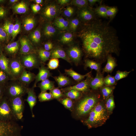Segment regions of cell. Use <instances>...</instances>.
<instances>
[{
	"instance_id": "obj_1",
	"label": "cell",
	"mask_w": 136,
	"mask_h": 136,
	"mask_svg": "<svg viewBox=\"0 0 136 136\" xmlns=\"http://www.w3.org/2000/svg\"><path fill=\"white\" fill-rule=\"evenodd\" d=\"M80 36L83 49L89 57L100 60L111 53L119 54L117 32L109 23L97 18L83 29Z\"/></svg>"
},
{
	"instance_id": "obj_2",
	"label": "cell",
	"mask_w": 136,
	"mask_h": 136,
	"mask_svg": "<svg viewBox=\"0 0 136 136\" xmlns=\"http://www.w3.org/2000/svg\"><path fill=\"white\" fill-rule=\"evenodd\" d=\"M108 117L106 108L101 103H98L90 112L85 123L89 127H97L103 125Z\"/></svg>"
},
{
	"instance_id": "obj_3",
	"label": "cell",
	"mask_w": 136,
	"mask_h": 136,
	"mask_svg": "<svg viewBox=\"0 0 136 136\" xmlns=\"http://www.w3.org/2000/svg\"><path fill=\"white\" fill-rule=\"evenodd\" d=\"M11 81L5 87V97L10 99L17 97H22L27 93L28 88L27 86L17 80Z\"/></svg>"
},
{
	"instance_id": "obj_4",
	"label": "cell",
	"mask_w": 136,
	"mask_h": 136,
	"mask_svg": "<svg viewBox=\"0 0 136 136\" xmlns=\"http://www.w3.org/2000/svg\"><path fill=\"white\" fill-rule=\"evenodd\" d=\"M22 129L16 121L0 120V136H22Z\"/></svg>"
},
{
	"instance_id": "obj_5",
	"label": "cell",
	"mask_w": 136,
	"mask_h": 136,
	"mask_svg": "<svg viewBox=\"0 0 136 136\" xmlns=\"http://www.w3.org/2000/svg\"><path fill=\"white\" fill-rule=\"evenodd\" d=\"M97 99L94 95L86 96L79 103L76 108V113L79 116H84L90 112L97 104Z\"/></svg>"
},
{
	"instance_id": "obj_6",
	"label": "cell",
	"mask_w": 136,
	"mask_h": 136,
	"mask_svg": "<svg viewBox=\"0 0 136 136\" xmlns=\"http://www.w3.org/2000/svg\"><path fill=\"white\" fill-rule=\"evenodd\" d=\"M0 120L5 121H17L12 112L9 99L6 97L0 100Z\"/></svg>"
},
{
	"instance_id": "obj_7",
	"label": "cell",
	"mask_w": 136,
	"mask_h": 136,
	"mask_svg": "<svg viewBox=\"0 0 136 136\" xmlns=\"http://www.w3.org/2000/svg\"><path fill=\"white\" fill-rule=\"evenodd\" d=\"M21 55L19 58L25 69L31 70L39 67L40 61L35 53Z\"/></svg>"
},
{
	"instance_id": "obj_8",
	"label": "cell",
	"mask_w": 136,
	"mask_h": 136,
	"mask_svg": "<svg viewBox=\"0 0 136 136\" xmlns=\"http://www.w3.org/2000/svg\"><path fill=\"white\" fill-rule=\"evenodd\" d=\"M12 112L17 120H21L23 116L24 101L22 97H15L9 99Z\"/></svg>"
},
{
	"instance_id": "obj_9",
	"label": "cell",
	"mask_w": 136,
	"mask_h": 136,
	"mask_svg": "<svg viewBox=\"0 0 136 136\" xmlns=\"http://www.w3.org/2000/svg\"><path fill=\"white\" fill-rule=\"evenodd\" d=\"M9 69L11 80H17L25 69L19 58L10 59Z\"/></svg>"
},
{
	"instance_id": "obj_10",
	"label": "cell",
	"mask_w": 136,
	"mask_h": 136,
	"mask_svg": "<svg viewBox=\"0 0 136 136\" xmlns=\"http://www.w3.org/2000/svg\"><path fill=\"white\" fill-rule=\"evenodd\" d=\"M19 52L21 54H26L35 53V50L31 42L26 37H23L20 40Z\"/></svg>"
},
{
	"instance_id": "obj_11",
	"label": "cell",
	"mask_w": 136,
	"mask_h": 136,
	"mask_svg": "<svg viewBox=\"0 0 136 136\" xmlns=\"http://www.w3.org/2000/svg\"><path fill=\"white\" fill-rule=\"evenodd\" d=\"M80 18L85 21H92L98 18L94 10L88 7L81 9L79 13Z\"/></svg>"
},
{
	"instance_id": "obj_12",
	"label": "cell",
	"mask_w": 136,
	"mask_h": 136,
	"mask_svg": "<svg viewBox=\"0 0 136 136\" xmlns=\"http://www.w3.org/2000/svg\"><path fill=\"white\" fill-rule=\"evenodd\" d=\"M51 75V74L48 68L43 65H41L39 67L38 74L35 76V81L33 87H35L38 82L48 79Z\"/></svg>"
},
{
	"instance_id": "obj_13",
	"label": "cell",
	"mask_w": 136,
	"mask_h": 136,
	"mask_svg": "<svg viewBox=\"0 0 136 136\" xmlns=\"http://www.w3.org/2000/svg\"><path fill=\"white\" fill-rule=\"evenodd\" d=\"M89 79H87L75 85L63 89L62 90L66 92L72 90L79 91H86L89 89Z\"/></svg>"
},
{
	"instance_id": "obj_14",
	"label": "cell",
	"mask_w": 136,
	"mask_h": 136,
	"mask_svg": "<svg viewBox=\"0 0 136 136\" xmlns=\"http://www.w3.org/2000/svg\"><path fill=\"white\" fill-rule=\"evenodd\" d=\"M34 88L33 86L32 88H28L27 92L28 95L26 99V101L27 102L30 107L32 116L33 117H34V115L33 112V109L36 104L37 100V96L34 91Z\"/></svg>"
},
{
	"instance_id": "obj_15",
	"label": "cell",
	"mask_w": 136,
	"mask_h": 136,
	"mask_svg": "<svg viewBox=\"0 0 136 136\" xmlns=\"http://www.w3.org/2000/svg\"><path fill=\"white\" fill-rule=\"evenodd\" d=\"M35 76L33 73L25 69L17 80L28 87L30 84L35 79Z\"/></svg>"
},
{
	"instance_id": "obj_16",
	"label": "cell",
	"mask_w": 136,
	"mask_h": 136,
	"mask_svg": "<svg viewBox=\"0 0 136 136\" xmlns=\"http://www.w3.org/2000/svg\"><path fill=\"white\" fill-rule=\"evenodd\" d=\"M58 8L56 5L51 4L46 7L43 11V16L48 19H52L57 14Z\"/></svg>"
},
{
	"instance_id": "obj_17",
	"label": "cell",
	"mask_w": 136,
	"mask_h": 136,
	"mask_svg": "<svg viewBox=\"0 0 136 136\" xmlns=\"http://www.w3.org/2000/svg\"><path fill=\"white\" fill-rule=\"evenodd\" d=\"M10 59L3 54L0 55V69L9 76L10 79L11 74L9 69Z\"/></svg>"
},
{
	"instance_id": "obj_18",
	"label": "cell",
	"mask_w": 136,
	"mask_h": 136,
	"mask_svg": "<svg viewBox=\"0 0 136 136\" xmlns=\"http://www.w3.org/2000/svg\"><path fill=\"white\" fill-rule=\"evenodd\" d=\"M103 79L100 74L97 73L95 78L90 80L89 86L93 89H97L104 84Z\"/></svg>"
},
{
	"instance_id": "obj_19",
	"label": "cell",
	"mask_w": 136,
	"mask_h": 136,
	"mask_svg": "<svg viewBox=\"0 0 136 136\" xmlns=\"http://www.w3.org/2000/svg\"><path fill=\"white\" fill-rule=\"evenodd\" d=\"M68 52L69 57L74 62H78L80 60L81 52L78 47L74 46L71 47L69 49Z\"/></svg>"
},
{
	"instance_id": "obj_20",
	"label": "cell",
	"mask_w": 136,
	"mask_h": 136,
	"mask_svg": "<svg viewBox=\"0 0 136 136\" xmlns=\"http://www.w3.org/2000/svg\"><path fill=\"white\" fill-rule=\"evenodd\" d=\"M50 56L52 58H61L69 62H70V59L65 51L60 48H57L53 50L51 53Z\"/></svg>"
},
{
	"instance_id": "obj_21",
	"label": "cell",
	"mask_w": 136,
	"mask_h": 136,
	"mask_svg": "<svg viewBox=\"0 0 136 136\" xmlns=\"http://www.w3.org/2000/svg\"><path fill=\"white\" fill-rule=\"evenodd\" d=\"M107 62L103 70L104 72L111 73L116 66L115 59L111 55L108 56L107 57Z\"/></svg>"
},
{
	"instance_id": "obj_22",
	"label": "cell",
	"mask_w": 136,
	"mask_h": 136,
	"mask_svg": "<svg viewBox=\"0 0 136 136\" xmlns=\"http://www.w3.org/2000/svg\"><path fill=\"white\" fill-rule=\"evenodd\" d=\"M65 71L67 74L71 77L74 80L77 81H81L86 77L88 76L89 74V73H88L85 75H82L71 69H65Z\"/></svg>"
},
{
	"instance_id": "obj_23",
	"label": "cell",
	"mask_w": 136,
	"mask_h": 136,
	"mask_svg": "<svg viewBox=\"0 0 136 136\" xmlns=\"http://www.w3.org/2000/svg\"><path fill=\"white\" fill-rule=\"evenodd\" d=\"M41 92H46L48 90H51L54 88V82L48 79L42 81L38 85Z\"/></svg>"
},
{
	"instance_id": "obj_24",
	"label": "cell",
	"mask_w": 136,
	"mask_h": 136,
	"mask_svg": "<svg viewBox=\"0 0 136 136\" xmlns=\"http://www.w3.org/2000/svg\"><path fill=\"white\" fill-rule=\"evenodd\" d=\"M20 47L19 43L17 41L9 43L6 46L5 49L9 54L13 55L19 50Z\"/></svg>"
},
{
	"instance_id": "obj_25",
	"label": "cell",
	"mask_w": 136,
	"mask_h": 136,
	"mask_svg": "<svg viewBox=\"0 0 136 136\" xmlns=\"http://www.w3.org/2000/svg\"><path fill=\"white\" fill-rule=\"evenodd\" d=\"M53 78L59 87L65 86L68 85L70 83L69 78L61 74H60L58 76L54 77Z\"/></svg>"
},
{
	"instance_id": "obj_26",
	"label": "cell",
	"mask_w": 136,
	"mask_h": 136,
	"mask_svg": "<svg viewBox=\"0 0 136 136\" xmlns=\"http://www.w3.org/2000/svg\"><path fill=\"white\" fill-rule=\"evenodd\" d=\"M108 6L101 5L95 8L94 11L97 17L106 18V12Z\"/></svg>"
},
{
	"instance_id": "obj_27",
	"label": "cell",
	"mask_w": 136,
	"mask_h": 136,
	"mask_svg": "<svg viewBox=\"0 0 136 136\" xmlns=\"http://www.w3.org/2000/svg\"><path fill=\"white\" fill-rule=\"evenodd\" d=\"M15 12L19 14L25 13L28 10V7L26 4L23 2H21L15 5L13 7Z\"/></svg>"
},
{
	"instance_id": "obj_28",
	"label": "cell",
	"mask_w": 136,
	"mask_h": 136,
	"mask_svg": "<svg viewBox=\"0 0 136 136\" xmlns=\"http://www.w3.org/2000/svg\"><path fill=\"white\" fill-rule=\"evenodd\" d=\"M35 24V20L33 18L31 17L27 18L24 21V28L26 31L30 30L34 27Z\"/></svg>"
},
{
	"instance_id": "obj_29",
	"label": "cell",
	"mask_w": 136,
	"mask_h": 136,
	"mask_svg": "<svg viewBox=\"0 0 136 136\" xmlns=\"http://www.w3.org/2000/svg\"><path fill=\"white\" fill-rule=\"evenodd\" d=\"M39 58L43 62H46L49 59L51 56V53L45 49H41L38 51Z\"/></svg>"
},
{
	"instance_id": "obj_30",
	"label": "cell",
	"mask_w": 136,
	"mask_h": 136,
	"mask_svg": "<svg viewBox=\"0 0 136 136\" xmlns=\"http://www.w3.org/2000/svg\"><path fill=\"white\" fill-rule=\"evenodd\" d=\"M85 64L86 67H89L92 70L99 72L100 65L99 63L92 60L86 59L85 61Z\"/></svg>"
},
{
	"instance_id": "obj_31",
	"label": "cell",
	"mask_w": 136,
	"mask_h": 136,
	"mask_svg": "<svg viewBox=\"0 0 136 136\" xmlns=\"http://www.w3.org/2000/svg\"><path fill=\"white\" fill-rule=\"evenodd\" d=\"M118 11L117 8L116 6H108L107 12L106 16L109 17L111 21L114 17Z\"/></svg>"
},
{
	"instance_id": "obj_32",
	"label": "cell",
	"mask_w": 136,
	"mask_h": 136,
	"mask_svg": "<svg viewBox=\"0 0 136 136\" xmlns=\"http://www.w3.org/2000/svg\"><path fill=\"white\" fill-rule=\"evenodd\" d=\"M30 37L33 42L38 43L40 41L41 37V32L40 30L37 29L30 34Z\"/></svg>"
},
{
	"instance_id": "obj_33",
	"label": "cell",
	"mask_w": 136,
	"mask_h": 136,
	"mask_svg": "<svg viewBox=\"0 0 136 136\" xmlns=\"http://www.w3.org/2000/svg\"><path fill=\"white\" fill-rule=\"evenodd\" d=\"M39 100L41 102L49 101L53 98L52 95L50 93L47 92H41L38 96Z\"/></svg>"
},
{
	"instance_id": "obj_34",
	"label": "cell",
	"mask_w": 136,
	"mask_h": 136,
	"mask_svg": "<svg viewBox=\"0 0 136 136\" xmlns=\"http://www.w3.org/2000/svg\"><path fill=\"white\" fill-rule=\"evenodd\" d=\"M71 4L77 6L81 9L87 7L88 5V0H72Z\"/></svg>"
},
{
	"instance_id": "obj_35",
	"label": "cell",
	"mask_w": 136,
	"mask_h": 136,
	"mask_svg": "<svg viewBox=\"0 0 136 136\" xmlns=\"http://www.w3.org/2000/svg\"><path fill=\"white\" fill-rule=\"evenodd\" d=\"M55 29L52 25L47 24L46 25L44 28V35L47 37H50L53 35L55 33Z\"/></svg>"
},
{
	"instance_id": "obj_36",
	"label": "cell",
	"mask_w": 136,
	"mask_h": 136,
	"mask_svg": "<svg viewBox=\"0 0 136 136\" xmlns=\"http://www.w3.org/2000/svg\"><path fill=\"white\" fill-rule=\"evenodd\" d=\"M14 25L12 23L8 21L4 24L3 28L8 36L12 35Z\"/></svg>"
},
{
	"instance_id": "obj_37",
	"label": "cell",
	"mask_w": 136,
	"mask_h": 136,
	"mask_svg": "<svg viewBox=\"0 0 136 136\" xmlns=\"http://www.w3.org/2000/svg\"><path fill=\"white\" fill-rule=\"evenodd\" d=\"M115 106V104L113 95H110L107 99L106 103L107 109L110 112H112Z\"/></svg>"
},
{
	"instance_id": "obj_38",
	"label": "cell",
	"mask_w": 136,
	"mask_h": 136,
	"mask_svg": "<svg viewBox=\"0 0 136 136\" xmlns=\"http://www.w3.org/2000/svg\"><path fill=\"white\" fill-rule=\"evenodd\" d=\"M65 95L68 98L73 99H77L80 96V91L75 90H72L66 92Z\"/></svg>"
},
{
	"instance_id": "obj_39",
	"label": "cell",
	"mask_w": 136,
	"mask_h": 136,
	"mask_svg": "<svg viewBox=\"0 0 136 136\" xmlns=\"http://www.w3.org/2000/svg\"><path fill=\"white\" fill-rule=\"evenodd\" d=\"M73 39V35L70 32H66L61 37L60 41L63 43H67L70 42Z\"/></svg>"
},
{
	"instance_id": "obj_40",
	"label": "cell",
	"mask_w": 136,
	"mask_h": 136,
	"mask_svg": "<svg viewBox=\"0 0 136 136\" xmlns=\"http://www.w3.org/2000/svg\"><path fill=\"white\" fill-rule=\"evenodd\" d=\"M59 65V61L58 58H52L47 64L48 68L51 70L57 68Z\"/></svg>"
},
{
	"instance_id": "obj_41",
	"label": "cell",
	"mask_w": 136,
	"mask_h": 136,
	"mask_svg": "<svg viewBox=\"0 0 136 136\" xmlns=\"http://www.w3.org/2000/svg\"><path fill=\"white\" fill-rule=\"evenodd\" d=\"M104 84L107 86H111L116 84L114 77L108 75L103 79Z\"/></svg>"
},
{
	"instance_id": "obj_42",
	"label": "cell",
	"mask_w": 136,
	"mask_h": 136,
	"mask_svg": "<svg viewBox=\"0 0 136 136\" xmlns=\"http://www.w3.org/2000/svg\"><path fill=\"white\" fill-rule=\"evenodd\" d=\"M131 71H118L116 73L114 78L116 81H118L126 77Z\"/></svg>"
},
{
	"instance_id": "obj_43",
	"label": "cell",
	"mask_w": 136,
	"mask_h": 136,
	"mask_svg": "<svg viewBox=\"0 0 136 136\" xmlns=\"http://www.w3.org/2000/svg\"><path fill=\"white\" fill-rule=\"evenodd\" d=\"M113 91V88L108 87L105 86L103 87L101 90L104 99L110 96Z\"/></svg>"
},
{
	"instance_id": "obj_44",
	"label": "cell",
	"mask_w": 136,
	"mask_h": 136,
	"mask_svg": "<svg viewBox=\"0 0 136 136\" xmlns=\"http://www.w3.org/2000/svg\"><path fill=\"white\" fill-rule=\"evenodd\" d=\"M50 92L53 98L58 99L63 96V94L60 90L57 88H53L50 90Z\"/></svg>"
},
{
	"instance_id": "obj_45",
	"label": "cell",
	"mask_w": 136,
	"mask_h": 136,
	"mask_svg": "<svg viewBox=\"0 0 136 136\" xmlns=\"http://www.w3.org/2000/svg\"><path fill=\"white\" fill-rule=\"evenodd\" d=\"M62 104L66 108L70 109L73 105V102L71 99L66 98L62 99L61 101Z\"/></svg>"
},
{
	"instance_id": "obj_46",
	"label": "cell",
	"mask_w": 136,
	"mask_h": 136,
	"mask_svg": "<svg viewBox=\"0 0 136 136\" xmlns=\"http://www.w3.org/2000/svg\"><path fill=\"white\" fill-rule=\"evenodd\" d=\"M79 21L77 18H75L71 20L69 25L71 29L73 31L75 30L79 24Z\"/></svg>"
},
{
	"instance_id": "obj_47",
	"label": "cell",
	"mask_w": 136,
	"mask_h": 136,
	"mask_svg": "<svg viewBox=\"0 0 136 136\" xmlns=\"http://www.w3.org/2000/svg\"><path fill=\"white\" fill-rule=\"evenodd\" d=\"M9 79L10 77L7 74L0 69V84L6 83Z\"/></svg>"
},
{
	"instance_id": "obj_48",
	"label": "cell",
	"mask_w": 136,
	"mask_h": 136,
	"mask_svg": "<svg viewBox=\"0 0 136 136\" xmlns=\"http://www.w3.org/2000/svg\"><path fill=\"white\" fill-rule=\"evenodd\" d=\"M20 30V23L18 22L14 24L13 32L12 35L13 39H14Z\"/></svg>"
},
{
	"instance_id": "obj_49",
	"label": "cell",
	"mask_w": 136,
	"mask_h": 136,
	"mask_svg": "<svg viewBox=\"0 0 136 136\" xmlns=\"http://www.w3.org/2000/svg\"><path fill=\"white\" fill-rule=\"evenodd\" d=\"M74 12V9L72 7L68 6L64 11V15L67 17L71 16L73 14Z\"/></svg>"
},
{
	"instance_id": "obj_50",
	"label": "cell",
	"mask_w": 136,
	"mask_h": 136,
	"mask_svg": "<svg viewBox=\"0 0 136 136\" xmlns=\"http://www.w3.org/2000/svg\"><path fill=\"white\" fill-rule=\"evenodd\" d=\"M65 20L62 17H59L56 18L55 20L54 24L57 27H58L61 25Z\"/></svg>"
},
{
	"instance_id": "obj_51",
	"label": "cell",
	"mask_w": 136,
	"mask_h": 136,
	"mask_svg": "<svg viewBox=\"0 0 136 136\" xmlns=\"http://www.w3.org/2000/svg\"><path fill=\"white\" fill-rule=\"evenodd\" d=\"M7 34L3 28L0 27V40L3 41L7 37Z\"/></svg>"
},
{
	"instance_id": "obj_52",
	"label": "cell",
	"mask_w": 136,
	"mask_h": 136,
	"mask_svg": "<svg viewBox=\"0 0 136 136\" xmlns=\"http://www.w3.org/2000/svg\"><path fill=\"white\" fill-rule=\"evenodd\" d=\"M69 22L68 21L65 20V21L58 28L62 30L66 29L69 25Z\"/></svg>"
},
{
	"instance_id": "obj_53",
	"label": "cell",
	"mask_w": 136,
	"mask_h": 136,
	"mask_svg": "<svg viewBox=\"0 0 136 136\" xmlns=\"http://www.w3.org/2000/svg\"><path fill=\"white\" fill-rule=\"evenodd\" d=\"M33 11L35 13L39 12L41 9L40 6L38 4H34L32 5L31 7Z\"/></svg>"
},
{
	"instance_id": "obj_54",
	"label": "cell",
	"mask_w": 136,
	"mask_h": 136,
	"mask_svg": "<svg viewBox=\"0 0 136 136\" xmlns=\"http://www.w3.org/2000/svg\"><path fill=\"white\" fill-rule=\"evenodd\" d=\"M53 44L52 43H47L44 45V49L46 51H49L53 48Z\"/></svg>"
},
{
	"instance_id": "obj_55",
	"label": "cell",
	"mask_w": 136,
	"mask_h": 136,
	"mask_svg": "<svg viewBox=\"0 0 136 136\" xmlns=\"http://www.w3.org/2000/svg\"><path fill=\"white\" fill-rule=\"evenodd\" d=\"M102 0H88V4L90 6H92L97 3H101Z\"/></svg>"
},
{
	"instance_id": "obj_56",
	"label": "cell",
	"mask_w": 136,
	"mask_h": 136,
	"mask_svg": "<svg viewBox=\"0 0 136 136\" xmlns=\"http://www.w3.org/2000/svg\"><path fill=\"white\" fill-rule=\"evenodd\" d=\"M5 87H3L0 84V100L3 97L5 92Z\"/></svg>"
},
{
	"instance_id": "obj_57",
	"label": "cell",
	"mask_w": 136,
	"mask_h": 136,
	"mask_svg": "<svg viewBox=\"0 0 136 136\" xmlns=\"http://www.w3.org/2000/svg\"><path fill=\"white\" fill-rule=\"evenodd\" d=\"M6 14V10L3 7H0V17L4 16Z\"/></svg>"
},
{
	"instance_id": "obj_58",
	"label": "cell",
	"mask_w": 136,
	"mask_h": 136,
	"mask_svg": "<svg viewBox=\"0 0 136 136\" xmlns=\"http://www.w3.org/2000/svg\"><path fill=\"white\" fill-rule=\"evenodd\" d=\"M70 1L69 0H59L58 2L61 5H64L68 3Z\"/></svg>"
},
{
	"instance_id": "obj_59",
	"label": "cell",
	"mask_w": 136,
	"mask_h": 136,
	"mask_svg": "<svg viewBox=\"0 0 136 136\" xmlns=\"http://www.w3.org/2000/svg\"><path fill=\"white\" fill-rule=\"evenodd\" d=\"M35 1L36 3L38 4H41L43 2V1L42 0H35Z\"/></svg>"
},
{
	"instance_id": "obj_60",
	"label": "cell",
	"mask_w": 136,
	"mask_h": 136,
	"mask_svg": "<svg viewBox=\"0 0 136 136\" xmlns=\"http://www.w3.org/2000/svg\"><path fill=\"white\" fill-rule=\"evenodd\" d=\"M18 1V0H10V1L11 3H13L17 2Z\"/></svg>"
},
{
	"instance_id": "obj_61",
	"label": "cell",
	"mask_w": 136,
	"mask_h": 136,
	"mask_svg": "<svg viewBox=\"0 0 136 136\" xmlns=\"http://www.w3.org/2000/svg\"><path fill=\"white\" fill-rule=\"evenodd\" d=\"M3 0H0V3L1 2H3Z\"/></svg>"
},
{
	"instance_id": "obj_62",
	"label": "cell",
	"mask_w": 136,
	"mask_h": 136,
	"mask_svg": "<svg viewBox=\"0 0 136 136\" xmlns=\"http://www.w3.org/2000/svg\"><path fill=\"white\" fill-rule=\"evenodd\" d=\"M1 48H0V55L1 54Z\"/></svg>"
}]
</instances>
